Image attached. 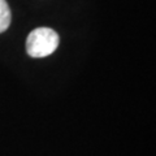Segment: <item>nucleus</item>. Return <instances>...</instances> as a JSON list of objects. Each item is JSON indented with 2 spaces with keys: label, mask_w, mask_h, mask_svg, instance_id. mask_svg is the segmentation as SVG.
<instances>
[{
  "label": "nucleus",
  "mask_w": 156,
  "mask_h": 156,
  "mask_svg": "<svg viewBox=\"0 0 156 156\" xmlns=\"http://www.w3.org/2000/svg\"><path fill=\"white\" fill-rule=\"evenodd\" d=\"M58 47V35L48 27H38L26 39V51L31 57H46L52 55Z\"/></svg>",
  "instance_id": "f257e3e1"
},
{
  "label": "nucleus",
  "mask_w": 156,
  "mask_h": 156,
  "mask_svg": "<svg viewBox=\"0 0 156 156\" xmlns=\"http://www.w3.org/2000/svg\"><path fill=\"white\" fill-rule=\"evenodd\" d=\"M11 9L5 0H0V33L5 31L11 25Z\"/></svg>",
  "instance_id": "f03ea898"
}]
</instances>
